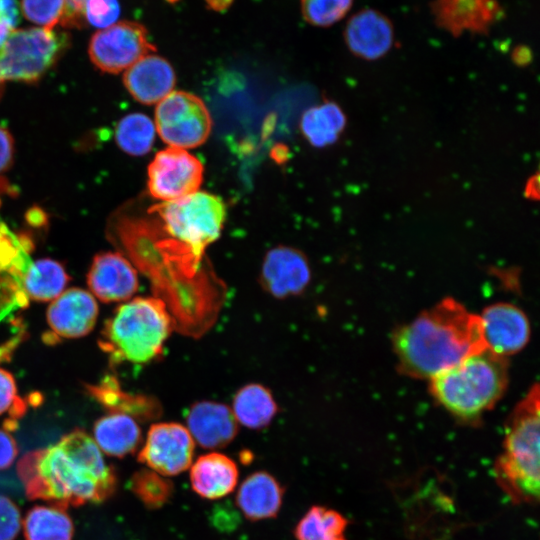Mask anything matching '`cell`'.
Instances as JSON below:
<instances>
[{
  "mask_svg": "<svg viewBox=\"0 0 540 540\" xmlns=\"http://www.w3.org/2000/svg\"><path fill=\"white\" fill-rule=\"evenodd\" d=\"M17 473L31 500L66 508L101 503L115 492L118 478L94 439L76 429L56 444L26 453Z\"/></svg>",
  "mask_w": 540,
  "mask_h": 540,
  "instance_id": "6da1fadb",
  "label": "cell"
},
{
  "mask_svg": "<svg viewBox=\"0 0 540 540\" xmlns=\"http://www.w3.org/2000/svg\"><path fill=\"white\" fill-rule=\"evenodd\" d=\"M393 346L404 374L429 380L485 350L479 315L451 298L399 328Z\"/></svg>",
  "mask_w": 540,
  "mask_h": 540,
  "instance_id": "7a4b0ae2",
  "label": "cell"
},
{
  "mask_svg": "<svg viewBox=\"0 0 540 540\" xmlns=\"http://www.w3.org/2000/svg\"><path fill=\"white\" fill-rule=\"evenodd\" d=\"M172 330L163 300L137 297L120 305L105 322L99 346L111 363L147 364L162 354Z\"/></svg>",
  "mask_w": 540,
  "mask_h": 540,
  "instance_id": "3957f363",
  "label": "cell"
},
{
  "mask_svg": "<svg viewBox=\"0 0 540 540\" xmlns=\"http://www.w3.org/2000/svg\"><path fill=\"white\" fill-rule=\"evenodd\" d=\"M507 383L506 358L485 349L431 378L430 391L447 411L471 421L497 403Z\"/></svg>",
  "mask_w": 540,
  "mask_h": 540,
  "instance_id": "277c9868",
  "label": "cell"
},
{
  "mask_svg": "<svg viewBox=\"0 0 540 540\" xmlns=\"http://www.w3.org/2000/svg\"><path fill=\"white\" fill-rule=\"evenodd\" d=\"M156 213L165 233L170 237L168 249L179 260L188 275L194 274L206 248L221 234L227 208L221 197L197 191L183 198L162 202L151 208Z\"/></svg>",
  "mask_w": 540,
  "mask_h": 540,
  "instance_id": "5b68a950",
  "label": "cell"
},
{
  "mask_svg": "<svg viewBox=\"0 0 540 540\" xmlns=\"http://www.w3.org/2000/svg\"><path fill=\"white\" fill-rule=\"evenodd\" d=\"M539 387L535 384L513 411L506 429L496 474L518 501L539 499Z\"/></svg>",
  "mask_w": 540,
  "mask_h": 540,
  "instance_id": "8992f818",
  "label": "cell"
},
{
  "mask_svg": "<svg viewBox=\"0 0 540 540\" xmlns=\"http://www.w3.org/2000/svg\"><path fill=\"white\" fill-rule=\"evenodd\" d=\"M67 45V34L53 28H16L0 47V75L4 81L36 82Z\"/></svg>",
  "mask_w": 540,
  "mask_h": 540,
  "instance_id": "52a82bcc",
  "label": "cell"
},
{
  "mask_svg": "<svg viewBox=\"0 0 540 540\" xmlns=\"http://www.w3.org/2000/svg\"><path fill=\"white\" fill-rule=\"evenodd\" d=\"M155 128L169 147L191 149L209 137L212 119L205 103L186 91H172L155 109Z\"/></svg>",
  "mask_w": 540,
  "mask_h": 540,
  "instance_id": "ba28073f",
  "label": "cell"
},
{
  "mask_svg": "<svg viewBox=\"0 0 540 540\" xmlns=\"http://www.w3.org/2000/svg\"><path fill=\"white\" fill-rule=\"evenodd\" d=\"M155 50L144 25L124 20L95 32L89 42L88 54L98 69L116 74Z\"/></svg>",
  "mask_w": 540,
  "mask_h": 540,
  "instance_id": "9c48e42d",
  "label": "cell"
},
{
  "mask_svg": "<svg viewBox=\"0 0 540 540\" xmlns=\"http://www.w3.org/2000/svg\"><path fill=\"white\" fill-rule=\"evenodd\" d=\"M202 162L185 149L168 147L159 151L148 166V190L163 202L199 191L203 181Z\"/></svg>",
  "mask_w": 540,
  "mask_h": 540,
  "instance_id": "30bf717a",
  "label": "cell"
},
{
  "mask_svg": "<svg viewBox=\"0 0 540 540\" xmlns=\"http://www.w3.org/2000/svg\"><path fill=\"white\" fill-rule=\"evenodd\" d=\"M195 442L185 426L161 422L150 426L138 461L163 476L178 475L190 468Z\"/></svg>",
  "mask_w": 540,
  "mask_h": 540,
  "instance_id": "8fae6325",
  "label": "cell"
},
{
  "mask_svg": "<svg viewBox=\"0 0 540 540\" xmlns=\"http://www.w3.org/2000/svg\"><path fill=\"white\" fill-rule=\"evenodd\" d=\"M31 249L32 242L11 231L0 217V323L28 306L23 280Z\"/></svg>",
  "mask_w": 540,
  "mask_h": 540,
  "instance_id": "7c38bea8",
  "label": "cell"
},
{
  "mask_svg": "<svg viewBox=\"0 0 540 540\" xmlns=\"http://www.w3.org/2000/svg\"><path fill=\"white\" fill-rule=\"evenodd\" d=\"M429 7L437 28L453 37L487 35L505 15L498 0H432Z\"/></svg>",
  "mask_w": 540,
  "mask_h": 540,
  "instance_id": "4fadbf2b",
  "label": "cell"
},
{
  "mask_svg": "<svg viewBox=\"0 0 540 540\" xmlns=\"http://www.w3.org/2000/svg\"><path fill=\"white\" fill-rule=\"evenodd\" d=\"M485 349L506 358L527 344L530 324L525 313L510 303H495L479 315Z\"/></svg>",
  "mask_w": 540,
  "mask_h": 540,
  "instance_id": "5bb4252c",
  "label": "cell"
},
{
  "mask_svg": "<svg viewBox=\"0 0 540 540\" xmlns=\"http://www.w3.org/2000/svg\"><path fill=\"white\" fill-rule=\"evenodd\" d=\"M310 279L308 260L300 250L280 245L266 253L260 284L271 296L282 299L298 295L306 289Z\"/></svg>",
  "mask_w": 540,
  "mask_h": 540,
  "instance_id": "9a60e30c",
  "label": "cell"
},
{
  "mask_svg": "<svg viewBox=\"0 0 540 540\" xmlns=\"http://www.w3.org/2000/svg\"><path fill=\"white\" fill-rule=\"evenodd\" d=\"M343 37L348 50L357 58L374 61L384 57L394 44V25L381 11L365 8L346 22Z\"/></svg>",
  "mask_w": 540,
  "mask_h": 540,
  "instance_id": "2e32d148",
  "label": "cell"
},
{
  "mask_svg": "<svg viewBox=\"0 0 540 540\" xmlns=\"http://www.w3.org/2000/svg\"><path fill=\"white\" fill-rule=\"evenodd\" d=\"M97 302L88 291L70 288L49 305L47 323L53 334L61 338H80L92 331L98 317Z\"/></svg>",
  "mask_w": 540,
  "mask_h": 540,
  "instance_id": "e0dca14e",
  "label": "cell"
},
{
  "mask_svg": "<svg viewBox=\"0 0 540 540\" xmlns=\"http://www.w3.org/2000/svg\"><path fill=\"white\" fill-rule=\"evenodd\" d=\"M87 283L98 299L108 303L129 300L139 286L136 269L118 252L97 254L89 269Z\"/></svg>",
  "mask_w": 540,
  "mask_h": 540,
  "instance_id": "ac0fdd59",
  "label": "cell"
},
{
  "mask_svg": "<svg viewBox=\"0 0 540 540\" xmlns=\"http://www.w3.org/2000/svg\"><path fill=\"white\" fill-rule=\"evenodd\" d=\"M187 430L206 449L227 446L238 433V422L227 405L214 401L194 403L186 413Z\"/></svg>",
  "mask_w": 540,
  "mask_h": 540,
  "instance_id": "d6986e66",
  "label": "cell"
},
{
  "mask_svg": "<svg viewBox=\"0 0 540 540\" xmlns=\"http://www.w3.org/2000/svg\"><path fill=\"white\" fill-rule=\"evenodd\" d=\"M123 82L136 101L151 105L173 91L176 74L168 60L149 54L125 70Z\"/></svg>",
  "mask_w": 540,
  "mask_h": 540,
  "instance_id": "ffe728a7",
  "label": "cell"
},
{
  "mask_svg": "<svg viewBox=\"0 0 540 540\" xmlns=\"http://www.w3.org/2000/svg\"><path fill=\"white\" fill-rule=\"evenodd\" d=\"M239 471L228 456L211 452L201 455L190 466V483L200 497L220 499L231 493L238 483Z\"/></svg>",
  "mask_w": 540,
  "mask_h": 540,
  "instance_id": "44dd1931",
  "label": "cell"
},
{
  "mask_svg": "<svg viewBox=\"0 0 540 540\" xmlns=\"http://www.w3.org/2000/svg\"><path fill=\"white\" fill-rule=\"evenodd\" d=\"M284 489L280 482L266 471L250 474L239 486L236 504L251 521L276 517L283 501Z\"/></svg>",
  "mask_w": 540,
  "mask_h": 540,
  "instance_id": "7402d4cb",
  "label": "cell"
},
{
  "mask_svg": "<svg viewBox=\"0 0 540 540\" xmlns=\"http://www.w3.org/2000/svg\"><path fill=\"white\" fill-rule=\"evenodd\" d=\"M93 439L101 452L122 458L137 450L141 443V429L127 414L110 412L98 419L93 427Z\"/></svg>",
  "mask_w": 540,
  "mask_h": 540,
  "instance_id": "603a6c76",
  "label": "cell"
},
{
  "mask_svg": "<svg viewBox=\"0 0 540 540\" xmlns=\"http://www.w3.org/2000/svg\"><path fill=\"white\" fill-rule=\"evenodd\" d=\"M90 394L111 412L127 414L141 420L160 415V405L156 399L145 395H134L121 389L117 380L106 377L98 385L88 388Z\"/></svg>",
  "mask_w": 540,
  "mask_h": 540,
  "instance_id": "cb8c5ba5",
  "label": "cell"
},
{
  "mask_svg": "<svg viewBox=\"0 0 540 540\" xmlns=\"http://www.w3.org/2000/svg\"><path fill=\"white\" fill-rule=\"evenodd\" d=\"M347 123L342 108L335 102L326 101L307 109L301 117L300 129L308 142L317 148L334 144Z\"/></svg>",
  "mask_w": 540,
  "mask_h": 540,
  "instance_id": "d4e9b609",
  "label": "cell"
},
{
  "mask_svg": "<svg viewBox=\"0 0 540 540\" xmlns=\"http://www.w3.org/2000/svg\"><path fill=\"white\" fill-rule=\"evenodd\" d=\"M232 404V412L237 422L250 429L266 427L278 411L270 390L257 383L241 387Z\"/></svg>",
  "mask_w": 540,
  "mask_h": 540,
  "instance_id": "484cf974",
  "label": "cell"
},
{
  "mask_svg": "<svg viewBox=\"0 0 540 540\" xmlns=\"http://www.w3.org/2000/svg\"><path fill=\"white\" fill-rule=\"evenodd\" d=\"M25 540H73L74 524L65 508L54 504L32 507L23 520Z\"/></svg>",
  "mask_w": 540,
  "mask_h": 540,
  "instance_id": "4316f807",
  "label": "cell"
},
{
  "mask_svg": "<svg viewBox=\"0 0 540 540\" xmlns=\"http://www.w3.org/2000/svg\"><path fill=\"white\" fill-rule=\"evenodd\" d=\"M68 282L69 275L62 264L53 259L44 258L29 264L23 285L29 300L44 302L57 298Z\"/></svg>",
  "mask_w": 540,
  "mask_h": 540,
  "instance_id": "83f0119b",
  "label": "cell"
},
{
  "mask_svg": "<svg viewBox=\"0 0 540 540\" xmlns=\"http://www.w3.org/2000/svg\"><path fill=\"white\" fill-rule=\"evenodd\" d=\"M347 519L339 512L323 506L311 507L294 529L297 540H346Z\"/></svg>",
  "mask_w": 540,
  "mask_h": 540,
  "instance_id": "f1b7e54d",
  "label": "cell"
},
{
  "mask_svg": "<svg viewBox=\"0 0 540 540\" xmlns=\"http://www.w3.org/2000/svg\"><path fill=\"white\" fill-rule=\"evenodd\" d=\"M155 134V124L147 115L132 113L118 122L115 139L119 148L125 153L143 156L151 150Z\"/></svg>",
  "mask_w": 540,
  "mask_h": 540,
  "instance_id": "f546056e",
  "label": "cell"
},
{
  "mask_svg": "<svg viewBox=\"0 0 540 540\" xmlns=\"http://www.w3.org/2000/svg\"><path fill=\"white\" fill-rule=\"evenodd\" d=\"M129 488L148 509L162 508L174 493L173 483L151 469L136 471L130 478Z\"/></svg>",
  "mask_w": 540,
  "mask_h": 540,
  "instance_id": "4dcf8cb0",
  "label": "cell"
},
{
  "mask_svg": "<svg viewBox=\"0 0 540 540\" xmlns=\"http://www.w3.org/2000/svg\"><path fill=\"white\" fill-rule=\"evenodd\" d=\"M354 0H300L301 14L312 26L327 28L342 20Z\"/></svg>",
  "mask_w": 540,
  "mask_h": 540,
  "instance_id": "1f68e13d",
  "label": "cell"
},
{
  "mask_svg": "<svg viewBox=\"0 0 540 540\" xmlns=\"http://www.w3.org/2000/svg\"><path fill=\"white\" fill-rule=\"evenodd\" d=\"M20 11L30 22L45 28L64 23L66 0H21Z\"/></svg>",
  "mask_w": 540,
  "mask_h": 540,
  "instance_id": "d6a6232c",
  "label": "cell"
},
{
  "mask_svg": "<svg viewBox=\"0 0 540 540\" xmlns=\"http://www.w3.org/2000/svg\"><path fill=\"white\" fill-rule=\"evenodd\" d=\"M120 16L119 0H86L83 20L91 26L104 29L116 22Z\"/></svg>",
  "mask_w": 540,
  "mask_h": 540,
  "instance_id": "836d02e7",
  "label": "cell"
},
{
  "mask_svg": "<svg viewBox=\"0 0 540 540\" xmlns=\"http://www.w3.org/2000/svg\"><path fill=\"white\" fill-rule=\"evenodd\" d=\"M21 525L18 506L9 497L0 494V540H15Z\"/></svg>",
  "mask_w": 540,
  "mask_h": 540,
  "instance_id": "e575fe53",
  "label": "cell"
},
{
  "mask_svg": "<svg viewBox=\"0 0 540 540\" xmlns=\"http://www.w3.org/2000/svg\"><path fill=\"white\" fill-rule=\"evenodd\" d=\"M20 12L17 0H0V47L17 28Z\"/></svg>",
  "mask_w": 540,
  "mask_h": 540,
  "instance_id": "d590c367",
  "label": "cell"
},
{
  "mask_svg": "<svg viewBox=\"0 0 540 540\" xmlns=\"http://www.w3.org/2000/svg\"><path fill=\"white\" fill-rule=\"evenodd\" d=\"M19 401L14 377L7 370L0 368V415Z\"/></svg>",
  "mask_w": 540,
  "mask_h": 540,
  "instance_id": "8d00e7d4",
  "label": "cell"
},
{
  "mask_svg": "<svg viewBox=\"0 0 540 540\" xmlns=\"http://www.w3.org/2000/svg\"><path fill=\"white\" fill-rule=\"evenodd\" d=\"M18 454L15 439L7 429L0 428V470L9 468Z\"/></svg>",
  "mask_w": 540,
  "mask_h": 540,
  "instance_id": "74e56055",
  "label": "cell"
},
{
  "mask_svg": "<svg viewBox=\"0 0 540 540\" xmlns=\"http://www.w3.org/2000/svg\"><path fill=\"white\" fill-rule=\"evenodd\" d=\"M14 142L10 132L0 126V173L6 171L12 164Z\"/></svg>",
  "mask_w": 540,
  "mask_h": 540,
  "instance_id": "f35d334b",
  "label": "cell"
},
{
  "mask_svg": "<svg viewBox=\"0 0 540 540\" xmlns=\"http://www.w3.org/2000/svg\"><path fill=\"white\" fill-rule=\"evenodd\" d=\"M86 0H66L67 13L63 26L77 25L83 20V7Z\"/></svg>",
  "mask_w": 540,
  "mask_h": 540,
  "instance_id": "ab89813d",
  "label": "cell"
},
{
  "mask_svg": "<svg viewBox=\"0 0 540 540\" xmlns=\"http://www.w3.org/2000/svg\"><path fill=\"white\" fill-rule=\"evenodd\" d=\"M24 337V331L19 329L16 334L11 336L4 343L0 344V362L9 360L13 352L19 346Z\"/></svg>",
  "mask_w": 540,
  "mask_h": 540,
  "instance_id": "60d3db41",
  "label": "cell"
},
{
  "mask_svg": "<svg viewBox=\"0 0 540 540\" xmlns=\"http://www.w3.org/2000/svg\"><path fill=\"white\" fill-rule=\"evenodd\" d=\"M511 59L517 66H527L532 61V51L526 45H518L513 49Z\"/></svg>",
  "mask_w": 540,
  "mask_h": 540,
  "instance_id": "b9f144b4",
  "label": "cell"
},
{
  "mask_svg": "<svg viewBox=\"0 0 540 540\" xmlns=\"http://www.w3.org/2000/svg\"><path fill=\"white\" fill-rule=\"evenodd\" d=\"M525 196L531 200H537L539 197V177L538 173L531 176L524 189Z\"/></svg>",
  "mask_w": 540,
  "mask_h": 540,
  "instance_id": "7bdbcfd3",
  "label": "cell"
},
{
  "mask_svg": "<svg viewBox=\"0 0 540 540\" xmlns=\"http://www.w3.org/2000/svg\"><path fill=\"white\" fill-rule=\"evenodd\" d=\"M206 6L215 12L226 11L234 2V0H204Z\"/></svg>",
  "mask_w": 540,
  "mask_h": 540,
  "instance_id": "ee69618b",
  "label": "cell"
},
{
  "mask_svg": "<svg viewBox=\"0 0 540 540\" xmlns=\"http://www.w3.org/2000/svg\"><path fill=\"white\" fill-rule=\"evenodd\" d=\"M3 91H4V79L0 75V98L3 94Z\"/></svg>",
  "mask_w": 540,
  "mask_h": 540,
  "instance_id": "f6af8a7d",
  "label": "cell"
}]
</instances>
